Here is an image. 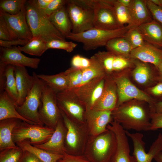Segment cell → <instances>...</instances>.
I'll return each instance as SVG.
<instances>
[{
	"label": "cell",
	"instance_id": "1",
	"mask_svg": "<svg viewBox=\"0 0 162 162\" xmlns=\"http://www.w3.org/2000/svg\"><path fill=\"white\" fill-rule=\"evenodd\" d=\"M143 102L134 100L123 103L112 111V118L126 130H150L151 112Z\"/></svg>",
	"mask_w": 162,
	"mask_h": 162
},
{
	"label": "cell",
	"instance_id": "2",
	"mask_svg": "<svg viewBox=\"0 0 162 162\" xmlns=\"http://www.w3.org/2000/svg\"><path fill=\"white\" fill-rule=\"evenodd\" d=\"M25 8L27 21L33 38L46 42L53 39L66 40L43 10L38 9L28 0Z\"/></svg>",
	"mask_w": 162,
	"mask_h": 162
},
{
	"label": "cell",
	"instance_id": "3",
	"mask_svg": "<svg viewBox=\"0 0 162 162\" xmlns=\"http://www.w3.org/2000/svg\"><path fill=\"white\" fill-rule=\"evenodd\" d=\"M128 29L126 26L111 30L94 27L79 33H71L66 38L81 43L85 50L89 51L105 46L108 42L113 38L124 37Z\"/></svg>",
	"mask_w": 162,
	"mask_h": 162
},
{
	"label": "cell",
	"instance_id": "4",
	"mask_svg": "<svg viewBox=\"0 0 162 162\" xmlns=\"http://www.w3.org/2000/svg\"><path fill=\"white\" fill-rule=\"evenodd\" d=\"M66 8L72 33H80L94 27V11L89 0H67Z\"/></svg>",
	"mask_w": 162,
	"mask_h": 162
},
{
	"label": "cell",
	"instance_id": "5",
	"mask_svg": "<svg viewBox=\"0 0 162 162\" xmlns=\"http://www.w3.org/2000/svg\"><path fill=\"white\" fill-rule=\"evenodd\" d=\"M55 129L37 124H31L20 121L12 133L15 143L26 140L32 145H40L48 141Z\"/></svg>",
	"mask_w": 162,
	"mask_h": 162
},
{
	"label": "cell",
	"instance_id": "6",
	"mask_svg": "<svg viewBox=\"0 0 162 162\" xmlns=\"http://www.w3.org/2000/svg\"><path fill=\"white\" fill-rule=\"evenodd\" d=\"M32 75L34 79L33 86L22 104L16 108L25 118L34 124L44 125L40 119L38 111L45 82L39 78L35 72H33Z\"/></svg>",
	"mask_w": 162,
	"mask_h": 162
},
{
	"label": "cell",
	"instance_id": "7",
	"mask_svg": "<svg viewBox=\"0 0 162 162\" xmlns=\"http://www.w3.org/2000/svg\"><path fill=\"white\" fill-rule=\"evenodd\" d=\"M113 77L116 85L118 97L116 107L128 101L135 100L147 103L151 111H153L156 104L153 99L134 85L127 76L119 73Z\"/></svg>",
	"mask_w": 162,
	"mask_h": 162
},
{
	"label": "cell",
	"instance_id": "8",
	"mask_svg": "<svg viewBox=\"0 0 162 162\" xmlns=\"http://www.w3.org/2000/svg\"><path fill=\"white\" fill-rule=\"evenodd\" d=\"M38 112L40 119L44 124L54 129L62 118L57 103L56 93L46 83L43 90Z\"/></svg>",
	"mask_w": 162,
	"mask_h": 162
},
{
	"label": "cell",
	"instance_id": "9",
	"mask_svg": "<svg viewBox=\"0 0 162 162\" xmlns=\"http://www.w3.org/2000/svg\"><path fill=\"white\" fill-rule=\"evenodd\" d=\"M94 11V27L111 30L122 28L118 23L111 3V0H89Z\"/></svg>",
	"mask_w": 162,
	"mask_h": 162
},
{
	"label": "cell",
	"instance_id": "10",
	"mask_svg": "<svg viewBox=\"0 0 162 162\" xmlns=\"http://www.w3.org/2000/svg\"><path fill=\"white\" fill-rule=\"evenodd\" d=\"M116 147L115 134L108 130L96 139L91 151L85 156L91 162H110Z\"/></svg>",
	"mask_w": 162,
	"mask_h": 162
},
{
	"label": "cell",
	"instance_id": "11",
	"mask_svg": "<svg viewBox=\"0 0 162 162\" xmlns=\"http://www.w3.org/2000/svg\"><path fill=\"white\" fill-rule=\"evenodd\" d=\"M126 134L131 140L133 145V155L136 162H152L155 156L162 151V134L159 133L152 143L148 152L145 150V143L142 134L139 132L131 133L126 130Z\"/></svg>",
	"mask_w": 162,
	"mask_h": 162
},
{
	"label": "cell",
	"instance_id": "12",
	"mask_svg": "<svg viewBox=\"0 0 162 162\" xmlns=\"http://www.w3.org/2000/svg\"><path fill=\"white\" fill-rule=\"evenodd\" d=\"M56 98L59 108L68 118L83 121L86 109L72 90L56 93Z\"/></svg>",
	"mask_w": 162,
	"mask_h": 162
},
{
	"label": "cell",
	"instance_id": "13",
	"mask_svg": "<svg viewBox=\"0 0 162 162\" xmlns=\"http://www.w3.org/2000/svg\"><path fill=\"white\" fill-rule=\"evenodd\" d=\"M106 76L96 78L72 90L84 105L86 111L92 109L103 92Z\"/></svg>",
	"mask_w": 162,
	"mask_h": 162
},
{
	"label": "cell",
	"instance_id": "14",
	"mask_svg": "<svg viewBox=\"0 0 162 162\" xmlns=\"http://www.w3.org/2000/svg\"><path fill=\"white\" fill-rule=\"evenodd\" d=\"M107 128L114 133L116 140V148L110 162H136L134 157L130 154L126 130L115 121L111 122Z\"/></svg>",
	"mask_w": 162,
	"mask_h": 162
},
{
	"label": "cell",
	"instance_id": "15",
	"mask_svg": "<svg viewBox=\"0 0 162 162\" xmlns=\"http://www.w3.org/2000/svg\"><path fill=\"white\" fill-rule=\"evenodd\" d=\"M0 16L4 20L16 39L29 41L32 38V35L27 21L25 5L17 14L11 15L0 11Z\"/></svg>",
	"mask_w": 162,
	"mask_h": 162
},
{
	"label": "cell",
	"instance_id": "16",
	"mask_svg": "<svg viewBox=\"0 0 162 162\" xmlns=\"http://www.w3.org/2000/svg\"><path fill=\"white\" fill-rule=\"evenodd\" d=\"M40 61L39 58H30L25 56L17 46L0 47V63L6 66L10 64L37 69Z\"/></svg>",
	"mask_w": 162,
	"mask_h": 162
},
{
	"label": "cell",
	"instance_id": "17",
	"mask_svg": "<svg viewBox=\"0 0 162 162\" xmlns=\"http://www.w3.org/2000/svg\"><path fill=\"white\" fill-rule=\"evenodd\" d=\"M117 100L116 87L113 77L106 76L101 95L92 109L112 111L116 107Z\"/></svg>",
	"mask_w": 162,
	"mask_h": 162
},
{
	"label": "cell",
	"instance_id": "18",
	"mask_svg": "<svg viewBox=\"0 0 162 162\" xmlns=\"http://www.w3.org/2000/svg\"><path fill=\"white\" fill-rule=\"evenodd\" d=\"M112 111L93 109L86 111V117L89 124L92 134L94 135H98L108 130L107 127L111 122Z\"/></svg>",
	"mask_w": 162,
	"mask_h": 162
},
{
	"label": "cell",
	"instance_id": "19",
	"mask_svg": "<svg viewBox=\"0 0 162 162\" xmlns=\"http://www.w3.org/2000/svg\"><path fill=\"white\" fill-rule=\"evenodd\" d=\"M130 58L152 64L157 68L162 63V49L145 42L141 46L132 50Z\"/></svg>",
	"mask_w": 162,
	"mask_h": 162
},
{
	"label": "cell",
	"instance_id": "20",
	"mask_svg": "<svg viewBox=\"0 0 162 162\" xmlns=\"http://www.w3.org/2000/svg\"><path fill=\"white\" fill-rule=\"evenodd\" d=\"M14 74L18 98L16 107L21 105L34 83L33 76L29 75L26 67L15 66Z\"/></svg>",
	"mask_w": 162,
	"mask_h": 162
},
{
	"label": "cell",
	"instance_id": "21",
	"mask_svg": "<svg viewBox=\"0 0 162 162\" xmlns=\"http://www.w3.org/2000/svg\"><path fill=\"white\" fill-rule=\"evenodd\" d=\"M62 119V118L58 122L52 136L48 141L34 146L54 154H63L67 152V150L64 146L65 133Z\"/></svg>",
	"mask_w": 162,
	"mask_h": 162
},
{
	"label": "cell",
	"instance_id": "22",
	"mask_svg": "<svg viewBox=\"0 0 162 162\" xmlns=\"http://www.w3.org/2000/svg\"><path fill=\"white\" fill-rule=\"evenodd\" d=\"M131 17V22L126 26L128 29L139 27L153 20L145 0H132L128 7Z\"/></svg>",
	"mask_w": 162,
	"mask_h": 162
},
{
	"label": "cell",
	"instance_id": "23",
	"mask_svg": "<svg viewBox=\"0 0 162 162\" xmlns=\"http://www.w3.org/2000/svg\"><path fill=\"white\" fill-rule=\"evenodd\" d=\"M138 27L146 42L162 48V25L153 19Z\"/></svg>",
	"mask_w": 162,
	"mask_h": 162
},
{
	"label": "cell",
	"instance_id": "24",
	"mask_svg": "<svg viewBox=\"0 0 162 162\" xmlns=\"http://www.w3.org/2000/svg\"><path fill=\"white\" fill-rule=\"evenodd\" d=\"M20 120L16 118H9L0 121V151L18 147L13 141L12 133L14 127Z\"/></svg>",
	"mask_w": 162,
	"mask_h": 162
},
{
	"label": "cell",
	"instance_id": "25",
	"mask_svg": "<svg viewBox=\"0 0 162 162\" xmlns=\"http://www.w3.org/2000/svg\"><path fill=\"white\" fill-rule=\"evenodd\" d=\"M49 18L54 27L65 38L72 33V24L66 5L52 14Z\"/></svg>",
	"mask_w": 162,
	"mask_h": 162
},
{
	"label": "cell",
	"instance_id": "26",
	"mask_svg": "<svg viewBox=\"0 0 162 162\" xmlns=\"http://www.w3.org/2000/svg\"><path fill=\"white\" fill-rule=\"evenodd\" d=\"M16 118L31 124H34L25 118L17 111L15 104L6 91L0 93V121Z\"/></svg>",
	"mask_w": 162,
	"mask_h": 162
},
{
	"label": "cell",
	"instance_id": "27",
	"mask_svg": "<svg viewBox=\"0 0 162 162\" xmlns=\"http://www.w3.org/2000/svg\"><path fill=\"white\" fill-rule=\"evenodd\" d=\"M37 76L56 93L70 89L69 81L64 71L53 75L41 74H37Z\"/></svg>",
	"mask_w": 162,
	"mask_h": 162
},
{
	"label": "cell",
	"instance_id": "28",
	"mask_svg": "<svg viewBox=\"0 0 162 162\" xmlns=\"http://www.w3.org/2000/svg\"><path fill=\"white\" fill-rule=\"evenodd\" d=\"M16 144L23 150L34 154L42 162H57L63 156V154L50 153L37 147L26 140L17 142Z\"/></svg>",
	"mask_w": 162,
	"mask_h": 162
},
{
	"label": "cell",
	"instance_id": "29",
	"mask_svg": "<svg viewBox=\"0 0 162 162\" xmlns=\"http://www.w3.org/2000/svg\"><path fill=\"white\" fill-rule=\"evenodd\" d=\"M134 65L132 73L135 80L141 85H146L152 78V72L150 66L148 63L137 59H132Z\"/></svg>",
	"mask_w": 162,
	"mask_h": 162
},
{
	"label": "cell",
	"instance_id": "30",
	"mask_svg": "<svg viewBox=\"0 0 162 162\" xmlns=\"http://www.w3.org/2000/svg\"><path fill=\"white\" fill-rule=\"evenodd\" d=\"M15 66L7 65L3 71L4 77V89L12 99L16 107L17 103L18 95L14 74Z\"/></svg>",
	"mask_w": 162,
	"mask_h": 162
},
{
	"label": "cell",
	"instance_id": "31",
	"mask_svg": "<svg viewBox=\"0 0 162 162\" xmlns=\"http://www.w3.org/2000/svg\"><path fill=\"white\" fill-rule=\"evenodd\" d=\"M105 47L108 51L129 58L133 50L130 44L124 37H117L110 40Z\"/></svg>",
	"mask_w": 162,
	"mask_h": 162
},
{
	"label": "cell",
	"instance_id": "32",
	"mask_svg": "<svg viewBox=\"0 0 162 162\" xmlns=\"http://www.w3.org/2000/svg\"><path fill=\"white\" fill-rule=\"evenodd\" d=\"M90 58L91 63L90 66L82 70V78L80 86L97 77L106 76L103 66L95 56L94 55Z\"/></svg>",
	"mask_w": 162,
	"mask_h": 162
},
{
	"label": "cell",
	"instance_id": "33",
	"mask_svg": "<svg viewBox=\"0 0 162 162\" xmlns=\"http://www.w3.org/2000/svg\"><path fill=\"white\" fill-rule=\"evenodd\" d=\"M46 43L38 38H33L25 45L19 46L18 47L21 52L31 55L40 56L47 50Z\"/></svg>",
	"mask_w": 162,
	"mask_h": 162
},
{
	"label": "cell",
	"instance_id": "34",
	"mask_svg": "<svg viewBox=\"0 0 162 162\" xmlns=\"http://www.w3.org/2000/svg\"><path fill=\"white\" fill-rule=\"evenodd\" d=\"M60 110L63 121L67 129L66 136L67 143L70 148L73 149L75 148L78 145L79 140L78 131L71 119L68 118L63 111Z\"/></svg>",
	"mask_w": 162,
	"mask_h": 162
},
{
	"label": "cell",
	"instance_id": "35",
	"mask_svg": "<svg viewBox=\"0 0 162 162\" xmlns=\"http://www.w3.org/2000/svg\"><path fill=\"white\" fill-rule=\"evenodd\" d=\"M111 3L116 19L122 27L124 25H129L131 22V17L128 8L121 4L117 0H111Z\"/></svg>",
	"mask_w": 162,
	"mask_h": 162
},
{
	"label": "cell",
	"instance_id": "36",
	"mask_svg": "<svg viewBox=\"0 0 162 162\" xmlns=\"http://www.w3.org/2000/svg\"><path fill=\"white\" fill-rule=\"evenodd\" d=\"M26 0H1L0 11L10 15L18 14L25 5Z\"/></svg>",
	"mask_w": 162,
	"mask_h": 162
},
{
	"label": "cell",
	"instance_id": "37",
	"mask_svg": "<svg viewBox=\"0 0 162 162\" xmlns=\"http://www.w3.org/2000/svg\"><path fill=\"white\" fill-rule=\"evenodd\" d=\"M124 37L133 50L141 46L145 42L142 34L138 27L128 29Z\"/></svg>",
	"mask_w": 162,
	"mask_h": 162
},
{
	"label": "cell",
	"instance_id": "38",
	"mask_svg": "<svg viewBox=\"0 0 162 162\" xmlns=\"http://www.w3.org/2000/svg\"><path fill=\"white\" fill-rule=\"evenodd\" d=\"M23 153V150L19 147L1 151L0 162H20Z\"/></svg>",
	"mask_w": 162,
	"mask_h": 162
},
{
	"label": "cell",
	"instance_id": "39",
	"mask_svg": "<svg viewBox=\"0 0 162 162\" xmlns=\"http://www.w3.org/2000/svg\"><path fill=\"white\" fill-rule=\"evenodd\" d=\"M64 72L69 81V90L74 89L80 86L82 78V73L81 70L71 67Z\"/></svg>",
	"mask_w": 162,
	"mask_h": 162
},
{
	"label": "cell",
	"instance_id": "40",
	"mask_svg": "<svg viewBox=\"0 0 162 162\" xmlns=\"http://www.w3.org/2000/svg\"><path fill=\"white\" fill-rule=\"evenodd\" d=\"M77 44L72 41L59 39H53L46 43L47 50L50 49H61L71 52L77 46Z\"/></svg>",
	"mask_w": 162,
	"mask_h": 162
},
{
	"label": "cell",
	"instance_id": "41",
	"mask_svg": "<svg viewBox=\"0 0 162 162\" xmlns=\"http://www.w3.org/2000/svg\"><path fill=\"white\" fill-rule=\"evenodd\" d=\"M91 63L90 58H88L78 54L74 56L71 61V67L81 70L88 68Z\"/></svg>",
	"mask_w": 162,
	"mask_h": 162
},
{
	"label": "cell",
	"instance_id": "42",
	"mask_svg": "<svg viewBox=\"0 0 162 162\" xmlns=\"http://www.w3.org/2000/svg\"><path fill=\"white\" fill-rule=\"evenodd\" d=\"M147 7L153 20L162 25V8L151 0H145Z\"/></svg>",
	"mask_w": 162,
	"mask_h": 162
},
{
	"label": "cell",
	"instance_id": "43",
	"mask_svg": "<svg viewBox=\"0 0 162 162\" xmlns=\"http://www.w3.org/2000/svg\"><path fill=\"white\" fill-rule=\"evenodd\" d=\"M16 39L3 18L0 16V40L10 41Z\"/></svg>",
	"mask_w": 162,
	"mask_h": 162
},
{
	"label": "cell",
	"instance_id": "44",
	"mask_svg": "<svg viewBox=\"0 0 162 162\" xmlns=\"http://www.w3.org/2000/svg\"><path fill=\"white\" fill-rule=\"evenodd\" d=\"M67 0H52L47 7L43 10L48 16L66 5Z\"/></svg>",
	"mask_w": 162,
	"mask_h": 162
},
{
	"label": "cell",
	"instance_id": "45",
	"mask_svg": "<svg viewBox=\"0 0 162 162\" xmlns=\"http://www.w3.org/2000/svg\"><path fill=\"white\" fill-rule=\"evenodd\" d=\"M57 162H91L85 155H74L65 152Z\"/></svg>",
	"mask_w": 162,
	"mask_h": 162
},
{
	"label": "cell",
	"instance_id": "46",
	"mask_svg": "<svg viewBox=\"0 0 162 162\" xmlns=\"http://www.w3.org/2000/svg\"><path fill=\"white\" fill-rule=\"evenodd\" d=\"M150 130L162 128V113L151 112Z\"/></svg>",
	"mask_w": 162,
	"mask_h": 162
},
{
	"label": "cell",
	"instance_id": "47",
	"mask_svg": "<svg viewBox=\"0 0 162 162\" xmlns=\"http://www.w3.org/2000/svg\"><path fill=\"white\" fill-rule=\"evenodd\" d=\"M28 41L20 39L10 41H5L0 40V47L9 48L17 45L24 46L26 44Z\"/></svg>",
	"mask_w": 162,
	"mask_h": 162
},
{
	"label": "cell",
	"instance_id": "48",
	"mask_svg": "<svg viewBox=\"0 0 162 162\" xmlns=\"http://www.w3.org/2000/svg\"><path fill=\"white\" fill-rule=\"evenodd\" d=\"M20 162H42L33 154L23 150V156Z\"/></svg>",
	"mask_w": 162,
	"mask_h": 162
},
{
	"label": "cell",
	"instance_id": "49",
	"mask_svg": "<svg viewBox=\"0 0 162 162\" xmlns=\"http://www.w3.org/2000/svg\"><path fill=\"white\" fill-rule=\"evenodd\" d=\"M52 0H29L28 1L39 9H44Z\"/></svg>",
	"mask_w": 162,
	"mask_h": 162
},
{
	"label": "cell",
	"instance_id": "50",
	"mask_svg": "<svg viewBox=\"0 0 162 162\" xmlns=\"http://www.w3.org/2000/svg\"><path fill=\"white\" fill-rule=\"evenodd\" d=\"M149 91L152 94L155 96L162 95V82L150 88Z\"/></svg>",
	"mask_w": 162,
	"mask_h": 162
},
{
	"label": "cell",
	"instance_id": "51",
	"mask_svg": "<svg viewBox=\"0 0 162 162\" xmlns=\"http://www.w3.org/2000/svg\"><path fill=\"white\" fill-rule=\"evenodd\" d=\"M157 113H162V101L156 103L154 112Z\"/></svg>",
	"mask_w": 162,
	"mask_h": 162
},
{
	"label": "cell",
	"instance_id": "52",
	"mask_svg": "<svg viewBox=\"0 0 162 162\" xmlns=\"http://www.w3.org/2000/svg\"><path fill=\"white\" fill-rule=\"evenodd\" d=\"M123 6L128 8L130 5L132 0H117Z\"/></svg>",
	"mask_w": 162,
	"mask_h": 162
},
{
	"label": "cell",
	"instance_id": "53",
	"mask_svg": "<svg viewBox=\"0 0 162 162\" xmlns=\"http://www.w3.org/2000/svg\"><path fill=\"white\" fill-rule=\"evenodd\" d=\"M154 159L156 162H162V151L159 153L155 156Z\"/></svg>",
	"mask_w": 162,
	"mask_h": 162
},
{
	"label": "cell",
	"instance_id": "54",
	"mask_svg": "<svg viewBox=\"0 0 162 162\" xmlns=\"http://www.w3.org/2000/svg\"><path fill=\"white\" fill-rule=\"evenodd\" d=\"M155 4L162 8V0H151Z\"/></svg>",
	"mask_w": 162,
	"mask_h": 162
},
{
	"label": "cell",
	"instance_id": "55",
	"mask_svg": "<svg viewBox=\"0 0 162 162\" xmlns=\"http://www.w3.org/2000/svg\"><path fill=\"white\" fill-rule=\"evenodd\" d=\"M157 69L158 70L160 77L162 79V63L159 65Z\"/></svg>",
	"mask_w": 162,
	"mask_h": 162
}]
</instances>
